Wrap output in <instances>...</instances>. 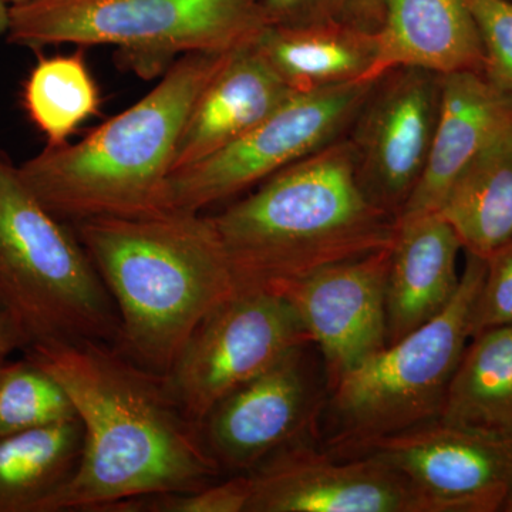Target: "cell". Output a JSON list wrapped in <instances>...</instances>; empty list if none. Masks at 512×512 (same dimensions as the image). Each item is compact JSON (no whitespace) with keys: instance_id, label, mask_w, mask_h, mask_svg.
<instances>
[{"instance_id":"6da1fadb","label":"cell","mask_w":512,"mask_h":512,"mask_svg":"<svg viewBox=\"0 0 512 512\" xmlns=\"http://www.w3.org/2000/svg\"><path fill=\"white\" fill-rule=\"evenodd\" d=\"M23 355L59 380L84 427L79 468L40 512H107L224 477L163 373L90 339L36 343Z\"/></svg>"},{"instance_id":"7a4b0ae2","label":"cell","mask_w":512,"mask_h":512,"mask_svg":"<svg viewBox=\"0 0 512 512\" xmlns=\"http://www.w3.org/2000/svg\"><path fill=\"white\" fill-rule=\"evenodd\" d=\"M238 291L268 289L392 247L397 220L357 181L346 137L266 178L211 215Z\"/></svg>"},{"instance_id":"3957f363","label":"cell","mask_w":512,"mask_h":512,"mask_svg":"<svg viewBox=\"0 0 512 512\" xmlns=\"http://www.w3.org/2000/svg\"><path fill=\"white\" fill-rule=\"evenodd\" d=\"M72 227L116 306L114 346L153 372L165 375L205 316L238 291L202 212L90 218Z\"/></svg>"},{"instance_id":"277c9868","label":"cell","mask_w":512,"mask_h":512,"mask_svg":"<svg viewBox=\"0 0 512 512\" xmlns=\"http://www.w3.org/2000/svg\"><path fill=\"white\" fill-rule=\"evenodd\" d=\"M231 53L178 57L143 99L79 143L46 146L20 164L23 181L47 210L70 225L167 212L165 187L185 124Z\"/></svg>"},{"instance_id":"5b68a950","label":"cell","mask_w":512,"mask_h":512,"mask_svg":"<svg viewBox=\"0 0 512 512\" xmlns=\"http://www.w3.org/2000/svg\"><path fill=\"white\" fill-rule=\"evenodd\" d=\"M0 305L28 340L116 345L120 320L72 225L47 210L0 150Z\"/></svg>"},{"instance_id":"8992f818","label":"cell","mask_w":512,"mask_h":512,"mask_svg":"<svg viewBox=\"0 0 512 512\" xmlns=\"http://www.w3.org/2000/svg\"><path fill=\"white\" fill-rule=\"evenodd\" d=\"M272 22L262 0H29L9 12L6 40L46 46H116L148 77L188 53L252 45Z\"/></svg>"},{"instance_id":"52a82bcc","label":"cell","mask_w":512,"mask_h":512,"mask_svg":"<svg viewBox=\"0 0 512 512\" xmlns=\"http://www.w3.org/2000/svg\"><path fill=\"white\" fill-rule=\"evenodd\" d=\"M485 261L468 255L456 296L426 325L386 345L329 390L319 443L333 454L440 419L470 342Z\"/></svg>"},{"instance_id":"ba28073f","label":"cell","mask_w":512,"mask_h":512,"mask_svg":"<svg viewBox=\"0 0 512 512\" xmlns=\"http://www.w3.org/2000/svg\"><path fill=\"white\" fill-rule=\"evenodd\" d=\"M373 83L293 94L235 143L171 174L165 210L202 212L345 137Z\"/></svg>"},{"instance_id":"9c48e42d","label":"cell","mask_w":512,"mask_h":512,"mask_svg":"<svg viewBox=\"0 0 512 512\" xmlns=\"http://www.w3.org/2000/svg\"><path fill=\"white\" fill-rule=\"evenodd\" d=\"M312 343L291 302L268 289L237 291L205 316L165 377L195 423L296 346Z\"/></svg>"},{"instance_id":"30bf717a","label":"cell","mask_w":512,"mask_h":512,"mask_svg":"<svg viewBox=\"0 0 512 512\" xmlns=\"http://www.w3.org/2000/svg\"><path fill=\"white\" fill-rule=\"evenodd\" d=\"M328 393L318 349L296 346L212 407L198 424L202 443L224 476L249 474L285 448L319 441Z\"/></svg>"},{"instance_id":"8fae6325","label":"cell","mask_w":512,"mask_h":512,"mask_svg":"<svg viewBox=\"0 0 512 512\" xmlns=\"http://www.w3.org/2000/svg\"><path fill=\"white\" fill-rule=\"evenodd\" d=\"M441 96V74L390 70L373 83L345 136L366 197L396 220L429 163Z\"/></svg>"},{"instance_id":"7c38bea8","label":"cell","mask_w":512,"mask_h":512,"mask_svg":"<svg viewBox=\"0 0 512 512\" xmlns=\"http://www.w3.org/2000/svg\"><path fill=\"white\" fill-rule=\"evenodd\" d=\"M335 456L383 461L412 485L427 512H512V441L437 419Z\"/></svg>"},{"instance_id":"4fadbf2b","label":"cell","mask_w":512,"mask_h":512,"mask_svg":"<svg viewBox=\"0 0 512 512\" xmlns=\"http://www.w3.org/2000/svg\"><path fill=\"white\" fill-rule=\"evenodd\" d=\"M248 476L247 512H427L412 485L383 461L335 456L316 440L279 451Z\"/></svg>"},{"instance_id":"5bb4252c","label":"cell","mask_w":512,"mask_h":512,"mask_svg":"<svg viewBox=\"0 0 512 512\" xmlns=\"http://www.w3.org/2000/svg\"><path fill=\"white\" fill-rule=\"evenodd\" d=\"M390 248L326 266L275 291L291 302L318 349L328 390L386 346Z\"/></svg>"},{"instance_id":"9a60e30c","label":"cell","mask_w":512,"mask_h":512,"mask_svg":"<svg viewBox=\"0 0 512 512\" xmlns=\"http://www.w3.org/2000/svg\"><path fill=\"white\" fill-rule=\"evenodd\" d=\"M456 231L439 212L397 220L387 266L386 345L440 315L461 282Z\"/></svg>"},{"instance_id":"2e32d148","label":"cell","mask_w":512,"mask_h":512,"mask_svg":"<svg viewBox=\"0 0 512 512\" xmlns=\"http://www.w3.org/2000/svg\"><path fill=\"white\" fill-rule=\"evenodd\" d=\"M376 56L365 82L400 67L447 76L484 72V47L464 0H383Z\"/></svg>"},{"instance_id":"e0dca14e","label":"cell","mask_w":512,"mask_h":512,"mask_svg":"<svg viewBox=\"0 0 512 512\" xmlns=\"http://www.w3.org/2000/svg\"><path fill=\"white\" fill-rule=\"evenodd\" d=\"M512 121V94L484 73L443 76V96L433 147L416 191L397 220L439 211L461 171Z\"/></svg>"},{"instance_id":"ac0fdd59","label":"cell","mask_w":512,"mask_h":512,"mask_svg":"<svg viewBox=\"0 0 512 512\" xmlns=\"http://www.w3.org/2000/svg\"><path fill=\"white\" fill-rule=\"evenodd\" d=\"M293 94L255 43L235 50L195 103L178 144L173 173L235 143Z\"/></svg>"},{"instance_id":"d6986e66","label":"cell","mask_w":512,"mask_h":512,"mask_svg":"<svg viewBox=\"0 0 512 512\" xmlns=\"http://www.w3.org/2000/svg\"><path fill=\"white\" fill-rule=\"evenodd\" d=\"M375 33L343 22L271 25L255 46L293 92L309 93L365 82L376 56Z\"/></svg>"},{"instance_id":"ffe728a7","label":"cell","mask_w":512,"mask_h":512,"mask_svg":"<svg viewBox=\"0 0 512 512\" xmlns=\"http://www.w3.org/2000/svg\"><path fill=\"white\" fill-rule=\"evenodd\" d=\"M439 214L463 251L487 259L512 239V121L461 171Z\"/></svg>"},{"instance_id":"44dd1931","label":"cell","mask_w":512,"mask_h":512,"mask_svg":"<svg viewBox=\"0 0 512 512\" xmlns=\"http://www.w3.org/2000/svg\"><path fill=\"white\" fill-rule=\"evenodd\" d=\"M440 420L512 441V325L484 330L470 339Z\"/></svg>"},{"instance_id":"7402d4cb","label":"cell","mask_w":512,"mask_h":512,"mask_svg":"<svg viewBox=\"0 0 512 512\" xmlns=\"http://www.w3.org/2000/svg\"><path fill=\"white\" fill-rule=\"evenodd\" d=\"M84 447L79 417L0 437V512H40L72 480Z\"/></svg>"},{"instance_id":"603a6c76","label":"cell","mask_w":512,"mask_h":512,"mask_svg":"<svg viewBox=\"0 0 512 512\" xmlns=\"http://www.w3.org/2000/svg\"><path fill=\"white\" fill-rule=\"evenodd\" d=\"M23 109L46 146L69 138L100 111V92L82 47L72 55L40 56L23 84Z\"/></svg>"},{"instance_id":"cb8c5ba5","label":"cell","mask_w":512,"mask_h":512,"mask_svg":"<svg viewBox=\"0 0 512 512\" xmlns=\"http://www.w3.org/2000/svg\"><path fill=\"white\" fill-rule=\"evenodd\" d=\"M77 419L59 380L28 356L0 365V437Z\"/></svg>"},{"instance_id":"d4e9b609","label":"cell","mask_w":512,"mask_h":512,"mask_svg":"<svg viewBox=\"0 0 512 512\" xmlns=\"http://www.w3.org/2000/svg\"><path fill=\"white\" fill-rule=\"evenodd\" d=\"M251 500L248 474L229 476L201 490L133 498L107 512H247Z\"/></svg>"},{"instance_id":"484cf974","label":"cell","mask_w":512,"mask_h":512,"mask_svg":"<svg viewBox=\"0 0 512 512\" xmlns=\"http://www.w3.org/2000/svg\"><path fill=\"white\" fill-rule=\"evenodd\" d=\"M473 15L484 47V76L512 94L511 0H464Z\"/></svg>"},{"instance_id":"4316f807","label":"cell","mask_w":512,"mask_h":512,"mask_svg":"<svg viewBox=\"0 0 512 512\" xmlns=\"http://www.w3.org/2000/svg\"><path fill=\"white\" fill-rule=\"evenodd\" d=\"M485 261L483 284L473 311V338L484 330L512 325V239Z\"/></svg>"},{"instance_id":"83f0119b","label":"cell","mask_w":512,"mask_h":512,"mask_svg":"<svg viewBox=\"0 0 512 512\" xmlns=\"http://www.w3.org/2000/svg\"><path fill=\"white\" fill-rule=\"evenodd\" d=\"M342 22L366 32H377L382 25L383 0H336Z\"/></svg>"},{"instance_id":"f1b7e54d","label":"cell","mask_w":512,"mask_h":512,"mask_svg":"<svg viewBox=\"0 0 512 512\" xmlns=\"http://www.w3.org/2000/svg\"><path fill=\"white\" fill-rule=\"evenodd\" d=\"M26 348L28 340L20 332L12 316L0 305V365H3L16 350L23 352Z\"/></svg>"},{"instance_id":"f546056e","label":"cell","mask_w":512,"mask_h":512,"mask_svg":"<svg viewBox=\"0 0 512 512\" xmlns=\"http://www.w3.org/2000/svg\"><path fill=\"white\" fill-rule=\"evenodd\" d=\"M311 0H262L272 25H299Z\"/></svg>"},{"instance_id":"4dcf8cb0","label":"cell","mask_w":512,"mask_h":512,"mask_svg":"<svg viewBox=\"0 0 512 512\" xmlns=\"http://www.w3.org/2000/svg\"><path fill=\"white\" fill-rule=\"evenodd\" d=\"M10 8L3 0H0V36L8 32Z\"/></svg>"},{"instance_id":"1f68e13d","label":"cell","mask_w":512,"mask_h":512,"mask_svg":"<svg viewBox=\"0 0 512 512\" xmlns=\"http://www.w3.org/2000/svg\"><path fill=\"white\" fill-rule=\"evenodd\" d=\"M9 8H13V6L22 5V3L29 2V0H3Z\"/></svg>"}]
</instances>
